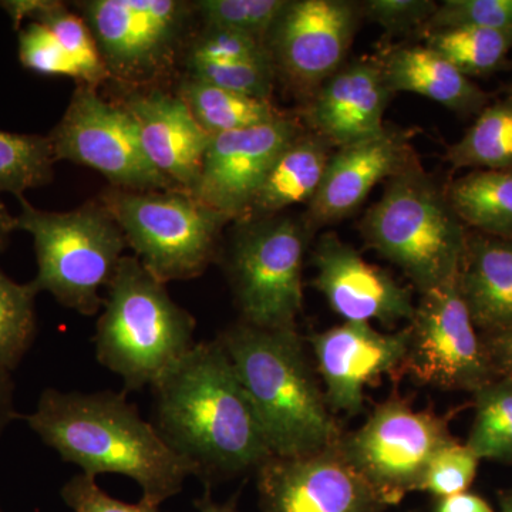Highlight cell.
I'll return each instance as SVG.
<instances>
[{
	"mask_svg": "<svg viewBox=\"0 0 512 512\" xmlns=\"http://www.w3.org/2000/svg\"><path fill=\"white\" fill-rule=\"evenodd\" d=\"M313 286L340 318L350 323H409L416 303L413 293L386 269L369 264L338 235L320 237L312 254Z\"/></svg>",
	"mask_w": 512,
	"mask_h": 512,
	"instance_id": "cell-17",
	"label": "cell"
},
{
	"mask_svg": "<svg viewBox=\"0 0 512 512\" xmlns=\"http://www.w3.org/2000/svg\"><path fill=\"white\" fill-rule=\"evenodd\" d=\"M426 46L467 77L494 72L512 47L511 30L454 28L429 30Z\"/></svg>",
	"mask_w": 512,
	"mask_h": 512,
	"instance_id": "cell-30",
	"label": "cell"
},
{
	"mask_svg": "<svg viewBox=\"0 0 512 512\" xmlns=\"http://www.w3.org/2000/svg\"><path fill=\"white\" fill-rule=\"evenodd\" d=\"M448 421L430 407L414 410L409 397L393 393L359 429L343 434L339 446L382 503L392 507L420 491L431 458L454 439Z\"/></svg>",
	"mask_w": 512,
	"mask_h": 512,
	"instance_id": "cell-10",
	"label": "cell"
},
{
	"mask_svg": "<svg viewBox=\"0 0 512 512\" xmlns=\"http://www.w3.org/2000/svg\"><path fill=\"white\" fill-rule=\"evenodd\" d=\"M360 16L362 6L348 0H286L265 42L276 77L311 99L342 69Z\"/></svg>",
	"mask_w": 512,
	"mask_h": 512,
	"instance_id": "cell-13",
	"label": "cell"
},
{
	"mask_svg": "<svg viewBox=\"0 0 512 512\" xmlns=\"http://www.w3.org/2000/svg\"><path fill=\"white\" fill-rule=\"evenodd\" d=\"M392 96L380 60L359 59L343 64L306 101L303 117L312 133L330 146L345 147L382 133L384 111Z\"/></svg>",
	"mask_w": 512,
	"mask_h": 512,
	"instance_id": "cell-20",
	"label": "cell"
},
{
	"mask_svg": "<svg viewBox=\"0 0 512 512\" xmlns=\"http://www.w3.org/2000/svg\"><path fill=\"white\" fill-rule=\"evenodd\" d=\"M420 165L410 134L399 128L349 146L330 157L322 185L308 204L306 224L315 231L355 214L380 181L392 180Z\"/></svg>",
	"mask_w": 512,
	"mask_h": 512,
	"instance_id": "cell-18",
	"label": "cell"
},
{
	"mask_svg": "<svg viewBox=\"0 0 512 512\" xmlns=\"http://www.w3.org/2000/svg\"><path fill=\"white\" fill-rule=\"evenodd\" d=\"M18 419L15 410V382L12 373L0 370V437Z\"/></svg>",
	"mask_w": 512,
	"mask_h": 512,
	"instance_id": "cell-42",
	"label": "cell"
},
{
	"mask_svg": "<svg viewBox=\"0 0 512 512\" xmlns=\"http://www.w3.org/2000/svg\"><path fill=\"white\" fill-rule=\"evenodd\" d=\"M426 28L511 30L512 0H446L437 6Z\"/></svg>",
	"mask_w": 512,
	"mask_h": 512,
	"instance_id": "cell-36",
	"label": "cell"
},
{
	"mask_svg": "<svg viewBox=\"0 0 512 512\" xmlns=\"http://www.w3.org/2000/svg\"><path fill=\"white\" fill-rule=\"evenodd\" d=\"M106 292L94 335L97 360L127 390L151 387L197 343V322L136 255H124Z\"/></svg>",
	"mask_w": 512,
	"mask_h": 512,
	"instance_id": "cell-4",
	"label": "cell"
},
{
	"mask_svg": "<svg viewBox=\"0 0 512 512\" xmlns=\"http://www.w3.org/2000/svg\"><path fill=\"white\" fill-rule=\"evenodd\" d=\"M501 512H512V488L500 495Z\"/></svg>",
	"mask_w": 512,
	"mask_h": 512,
	"instance_id": "cell-45",
	"label": "cell"
},
{
	"mask_svg": "<svg viewBox=\"0 0 512 512\" xmlns=\"http://www.w3.org/2000/svg\"><path fill=\"white\" fill-rule=\"evenodd\" d=\"M480 461L466 443L448 441L431 458L420 491L437 498L464 493L473 484Z\"/></svg>",
	"mask_w": 512,
	"mask_h": 512,
	"instance_id": "cell-34",
	"label": "cell"
},
{
	"mask_svg": "<svg viewBox=\"0 0 512 512\" xmlns=\"http://www.w3.org/2000/svg\"><path fill=\"white\" fill-rule=\"evenodd\" d=\"M185 76L255 99L271 100L276 70L271 57L232 63H185Z\"/></svg>",
	"mask_w": 512,
	"mask_h": 512,
	"instance_id": "cell-33",
	"label": "cell"
},
{
	"mask_svg": "<svg viewBox=\"0 0 512 512\" xmlns=\"http://www.w3.org/2000/svg\"><path fill=\"white\" fill-rule=\"evenodd\" d=\"M217 339L237 370L274 456H306L342 440L345 431L326 403L298 329H261L238 320Z\"/></svg>",
	"mask_w": 512,
	"mask_h": 512,
	"instance_id": "cell-3",
	"label": "cell"
},
{
	"mask_svg": "<svg viewBox=\"0 0 512 512\" xmlns=\"http://www.w3.org/2000/svg\"><path fill=\"white\" fill-rule=\"evenodd\" d=\"M35 286L19 284L0 269V370L12 373L37 333Z\"/></svg>",
	"mask_w": 512,
	"mask_h": 512,
	"instance_id": "cell-31",
	"label": "cell"
},
{
	"mask_svg": "<svg viewBox=\"0 0 512 512\" xmlns=\"http://www.w3.org/2000/svg\"><path fill=\"white\" fill-rule=\"evenodd\" d=\"M18 39L20 64L26 70L40 76L69 77L79 83L73 60L46 26L29 22L19 30Z\"/></svg>",
	"mask_w": 512,
	"mask_h": 512,
	"instance_id": "cell-37",
	"label": "cell"
},
{
	"mask_svg": "<svg viewBox=\"0 0 512 512\" xmlns=\"http://www.w3.org/2000/svg\"><path fill=\"white\" fill-rule=\"evenodd\" d=\"M332 148L312 131L299 134L276 158L242 221L275 217L293 205L309 204L322 185Z\"/></svg>",
	"mask_w": 512,
	"mask_h": 512,
	"instance_id": "cell-23",
	"label": "cell"
},
{
	"mask_svg": "<svg viewBox=\"0 0 512 512\" xmlns=\"http://www.w3.org/2000/svg\"><path fill=\"white\" fill-rule=\"evenodd\" d=\"M64 504L73 512H161L160 505L140 500L124 503L101 490L96 478L77 474L62 488Z\"/></svg>",
	"mask_w": 512,
	"mask_h": 512,
	"instance_id": "cell-39",
	"label": "cell"
},
{
	"mask_svg": "<svg viewBox=\"0 0 512 512\" xmlns=\"http://www.w3.org/2000/svg\"><path fill=\"white\" fill-rule=\"evenodd\" d=\"M316 372L333 414L363 413L366 389L383 376L402 379L407 330L383 333L372 323L335 326L309 338Z\"/></svg>",
	"mask_w": 512,
	"mask_h": 512,
	"instance_id": "cell-15",
	"label": "cell"
},
{
	"mask_svg": "<svg viewBox=\"0 0 512 512\" xmlns=\"http://www.w3.org/2000/svg\"><path fill=\"white\" fill-rule=\"evenodd\" d=\"M446 197L464 227L512 239V171H471L448 185Z\"/></svg>",
	"mask_w": 512,
	"mask_h": 512,
	"instance_id": "cell-25",
	"label": "cell"
},
{
	"mask_svg": "<svg viewBox=\"0 0 512 512\" xmlns=\"http://www.w3.org/2000/svg\"><path fill=\"white\" fill-rule=\"evenodd\" d=\"M47 447L84 476L117 474L143 491L141 500L161 505L181 493L194 466L168 446L153 423L144 420L126 393L43 390L25 417Z\"/></svg>",
	"mask_w": 512,
	"mask_h": 512,
	"instance_id": "cell-2",
	"label": "cell"
},
{
	"mask_svg": "<svg viewBox=\"0 0 512 512\" xmlns=\"http://www.w3.org/2000/svg\"><path fill=\"white\" fill-rule=\"evenodd\" d=\"M76 8L110 80L130 90L148 89L171 76L198 18L194 2L185 0H84Z\"/></svg>",
	"mask_w": 512,
	"mask_h": 512,
	"instance_id": "cell-9",
	"label": "cell"
},
{
	"mask_svg": "<svg viewBox=\"0 0 512 512\" xmlns=\"http://www.w3.org/2000/svg\"><path fill=\"white\" fill-rule=\"evenodd\" d=\"M16 231L28 232L37 274L30 284L64 308L93 316L103 308L106 289L128 248L123 231L100 200L66 212L40 210L19 197Z\"/></svg>",
	"mask_w": 512,
	"mask_h": 512,
	"instance_id": "cell-6",
	"label": "cell"
},
{
	"mask_svg": "<svg viewBox=\"0 0 512 512\" xmlns=\"http://www.w3.org/2000/svg\"><path fill=\"white\" fill-rule=\"evenodd\" d=\"M467 446L481 461L512 464V382L495 377L474 393Z\"/></svg>",
	"mask_w": 512,
	"mask_h": 512,
	"instance_id": "cell-28",
	"label": "cell"
},
{
	"mask_svg": "<svg viewBox=\"0 0 512 512\" xmlns=\"http://www.w3.org/2000/svg\"><path fill=\"white\" fill-rule=\"evenodd\" d=\"M56 158L49 136L0 130V194L25 197L55 177Z\"/></svg>",
	"mask_w": 512,
	"mask_h": 512,
	"instance_id": "cell-29",
	"label": "cell"
},
{
	"mask_svg": "<svg viewBox=\"0 0 512 512\" xmlns=\"http://www.w3.org/2000/svg\"><path fill=\"white\" fill-rule=\"evenodd\" d=\"M194 507L200 512H241L238 508V495H234L225 503H217L212 498L210 487H207V491L194 501Z\"/></svg>",
	"mask_w": 512,
	"mask_h": 512,
	"instance_id": "cell-43",
	"label": "cell"
},
{
	"mask_svg": "<svg viewBox=\"0 0 512 512\" xmlns=\"http://www.w3.org/2000/svg\"><path fill=\"white\" fill-rule=\"evenodd\" d=\"M0 512H3V511H2V508H0Z\"/></svg>",
	"mask_w": 512,
	"mask_h": 512,
	"instance_id": "cell-46",
	"label": "cell"
},
{
	"mask_svg": "<svg viewBox=\"0 0 512 512\" xmlns=\"http://www.w3.org/2000/svg\"><path fill=\"white\" fill-rule=\"evenodd\" d=\"M481 338L484 340L495 377L512 382V329Z\"/></svg>",
	"mask_w": 512,
	"mask_h": 512,
	"instance_id": "cell-40",
	"label": "cell"
},
{
	"mask_svg": "<svg viewBox=\"0 0 512 512\" xmlns=\"http://www.w3.org/2000/svg\"><path fill=\"white\" fill-rule=\"evenodd\" d=\"M133 116L148 160L181 191L191 192L210 147L211 136L177 94L158 87L130 90L117 100Z\"/></svg>",
	"mask_w": 512,
	"mask_h": 512,
	"instance_id": "cell-19",
	"label": "cell"
},
{
	"mask_svg": "<svg viewBox=\"0 0 512 512\" xmlns=\"http://www.w3.org/2000/svg\"><path fill=\"white\" fill-rule=\"evenodd\" d=\"M436 512H494L490 504L480 495L464 493L439 498L436 504Z\"/></svg>",
	"mask_w": 512,
	"mask_h": 512,
	"instance_id": "cell-41",
	"label": "cell"
},
{
	"mask_svg": "<svg viewBox=\"0 0 512 512\" xmlns=\"http://www.w3.org/2000/svg\"><path fill=\"white\" fill-rule=\"evenodd\" d=\"M447 160L456 170L512 171V97L485 106Z\"/></svg>",
	"mask_w": 512,
	"mask_h": 512,
	"instance_id": "cell-27",
	"label": "cell"
},
{
	"mask_svg": "<svg viewBox=\"0 0 512 512\" xmlns=\"http://www.w3.org/2000/svg\"><path fill=\"white\" fill-rule=\"evenodd\" d=\"M379 60L393 94H420L464 114L481 111L487 104V93L426 45L396 47Z\"/></svg>",
	"mask_w": 512,
	"mask_h": 512,
	"instance_id": "cell-22",
	"label": "cell"
},
{
	"mask_svg": "<svg viewBox=\"0 0 512 512\" xmlns=\"http://www.w3.org/2000/svg\"><path fill=\"white\" fill-rule=\"evenodd\" d=\"M340 443V441H339ZM339 443L299 457L272 456L256 471L261 512H384Z\"/></svg>",
	"mask_w": 512,
	"mask_h": 512,
	"instance_id": "cell-14",
	"label": "cell"
},
{
	"mask_svg": "<svg viewBox=\"0 0 512 512\" xmlns=\"http://www.w3.org/2000/svg\"><path fill=\"white\" fill-rule=\"evenodd\" d=\"M303 131L301 123L286 114L264 126L212 137L191 194L231 222L245 220L276 158Z\"/></svg>",
	"mask_w": 512,
	"mask_h": 512,
	"instance_id": "cell-16",
	"label": "cell"
},
{
	"mask_svg": "<svg viewBox=\"0 0 512 512\" xmlns=\"http://www.w3.org/2000/svg\"><path fill=\"white\" fill-rule=\"evenodd\" d=\"M311 232L305 221L282 214L237 222L225 272L241 322L269 330L298 329Z\"/></svg>",
	"mask_w": 512,
	"mask_h": 512,
	"instance_id": "cell-8",
	"label": "cell"
},
{
	"mask_svg": "<svg viewBox=\"0 0 512 512\" xmlns=\"http://www.w3.org/2000/svg\"><path fill=\"white\" fill-rule=\"evenodd\" d=\"M360 234L420 295L457 278L468 238L446 191L421 164L389 180L363 217Z\"/></svg>",
	"mask_w": 512,
	"mask_h": 512,
	"instance_id": "cell-5",
	"label": "cell"
},
{
	"mask_svg": "<svg viewBox=\"0 0 512 512\" xmlns=\"http://www.w3.org/2000/svg\"><path fill=\"white\" fill-rule=\"evenodd\" d=\"M271 57L264 42L234 30L208 28L192 36L184 62L232 63Z\"/></svg>",
	"mask_w": 512,
	"mask_h": 512,
	"instance_id": "cell-35",
	"label": "cell"
},
{
	"mask_svg": "<svg viewBox=\"0 0 512 512\" xmlns=\"http://www.w3.org/2000/svg\"><path fill=\"white\" fill-rule=\"evenodd\" d=\"M100 201L123 231L128 248L157 279L190 281L207 271L228 220L187 191L107 188Z\"/></svg>",
	"mask_w": 512,
	"mask_h": 512,
	"instance_id": "cell-7",
	"label": "cell"
},
{
	"mask_svg": "<svg viewBox=\"0 0 512 512\" xmlns=\"http://www.w3.org/2000/svg\"><path fill=\"white\" fill-rule=\"evenodd\" d=\"M286 0H198L195 12L208 28L228 29L266 42Z\"/></svg>",
	"mask_w": 512,
	"mask_h": 512,
	"instance_id": "cell-32",
	"label": "cell"
},
{
	"mask_svg": "<svg viewBox=\"0 0 512 512\" xmlns=\"http://www.w3.org/2000/svg\"><path fill=\"white\" fill-rule=\"evenodd\" d=\"M57 161L92 168L110 187L130 191L178 190L148 160L133 116L99 89L77 84L62 119L50 131Z\"/></svg>",
	"mask_w": 512,
	"mask_h": 512,
	"instance_id": "cell-11",
	"label": "cell"
},
{
	"mask_svg": "<svg viewBox=\"0 0 512 512\" xmlns=\"http://www.w3.org/2000/svg\"><path fill=\"white\" fill-rule=\"evenodd\" d=\"M153 424L207 487L255 473L272 454L220 340L197 342L151 386Z\"/></svg>",
	"mask_w": 512,
	"mask_h": 512,
	"instance_id": "cell-1",
	"label": "cell"
},
{
	"mask_svg": "<svg viewBox=\"0 0 512 512\" xmlns=\"http://www.w3.org/2000/svg\"><path fill=\"white\" fill-rule=\"evenodd\" d=\"M457 284L481 336L512 329V239L468 237Z\"/></svg>",
	"mask_w": 512,
	"mask_h": 512,
	"instance_id": "cell-21",
	"label": "cell"
},
{
	"mask_svg": "<svg viewBox=\"0 0 512 512\" xmlns=\"http://www.w3.org/2000/svg\"><path fill=\"white\" fill-rule=\"evenodd\" d=\"M211 137L272 123L286 116L272 100L228 92L185 76L175 92Z\"/></svg>",
	"mask_w": 512,
	"mask_h": 512,
	"instance_id": "cell-26",
	"label": "cell"
},
{
	"mask_svg": "<svg viewBox=\"0 0 512 512\" xmlns=\"http://www.w3.org/2000/svg\"><path fill=\"white\" fill-rule=\"evenodd\" d=\"M437 6L431 0H367L362 12L387 33L400 35L427 26Z\"/></svg>",
	"mask_w": 512,
	"mask_h": 512,
	"instance_id": "cell-38",
	"label": "cell"
},
{
	"mask_svg": "<svg viewBox=\"0 0 512 512\" xmlns=\"http://www.w3.org/2000/svg\"><path fill=\"white\" fill-rule=\"evenodd\" d=\"M406 330L402 376L420 386L474 394L495 379L457 278L420 296Z\"/></svg>",
	"mask_w": 512,
	"mask_h": 512,
	"instance_id": "cell-12",
	"label": "cell"
},
{
	"mask_svg": "<svg viewBox=\"0 0 512 512\" xmlns=\"http://www.w3.org/2000/svg\"><path fill=\"white\" fill-rule=\"evenodd\" d=\"M0 8L12 20L13 29H22L23 22L46 26L69 55L79 72V83L99 89L109 82L110 73L94 40L93 33L79 13L59 0H2Z\"/></svg>",
	"mask_w": 512,
	"mask_h": 512,
	"instance_id": "cell-24",
	"label": "cell"
},
{
	"mask_svg": "<svg viewBox=\"0 0 512 512\" xmlns=\"http://www.w3.org/2000/svg\"><path fill=\"white\" fill-rule=\"evenodd\" d=\"M15 231V215L10 214L6 205L0 200V254L8 248L10 237Z\"/></svg>",
	"mask_w": 512,
	"mask_h": 512,
	"instance_id": "cell-44",
	"label": "cell"
}]
</instances>
